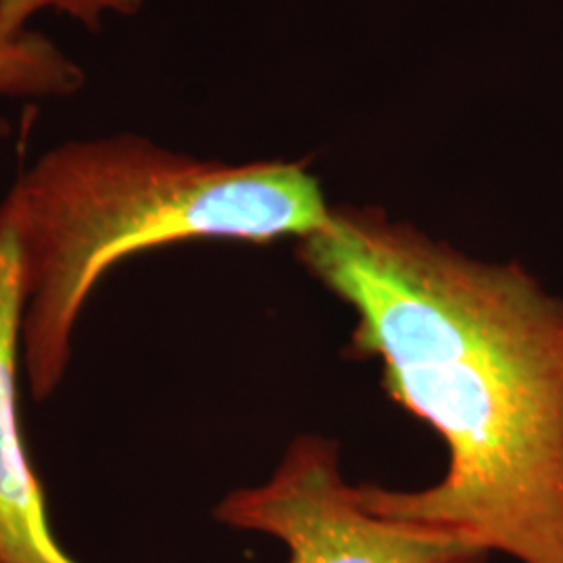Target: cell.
I'll return each instance as SVG.
<instances>
[{"instance_id": "obj_1", "label": "cell", "mask_w": 563, "mask_h": 563, "mask_svg": "<svg viewBox=\"0 0 563 563\" xmlns=\"http://www.w3.org/2000/svg\"><path fill=\"white\" fill-rule=\"evenodd\" d=\"M299 260L353 309L346 353L380 362L388 397L446 446L439 483L360 484L363 507L563 563V299L380 209H332Z\"/></svg>"}, {"instance_id": "obj_2", "label": "cell", "mask_w": 563, "mask_h": 563, "mask_svg": "<svg viewBox=\"0 0 563 563\" xmlns=\"http://www.w3.org/2000/svg\"><path fill=\"white\" fill-rule=\"evenodd\" d=\"M0 213L20 241L21 351L44 401L67 372L84 305L118 263L178 242L302 241L332 207L301 163L201 162L118 134L44 153Z\"/></svg>"}, {"instance_id": "obj_3", "label": "cell", "mask_w": 563, "mask_h": 563, "mask_svg": "<svg viewBox=\"0 0 563 563\" xmlns=\"http://www.w3.org/2000/svg\"><path fill=\"white\" fill-rule=\"evenodd\" d=\"M216 520L278 539L288 563H488L462 532L399 522L363 507L334 439L297 437L265 484L230 493Z\"/></svg>"}, {"instance_id": "obj_4", "label": "cell", "mask_w": 563, "mask_h": 563, "mask_svg": "<svg viewBox=\"0 0 563 563\" xmlns=\"http://www.w3.org/2000/svg\"><path fill=\"white\" fill-rule=\"evenodd\" d=\"M21 311L20 241L0 213V563H78L51 528L44 486L23 439Z\"/></svg>"}, {"instance_id": "obj_5", "label": "cell", "mask_w": 563, "mask_h": 563, "mask_svg": "<svg viewBox=\"0 0 563 563\" xmlns=\"http://www.w3.org/2000/svg\"><path fill=\"white\" fill-rule=\"evenodd\" d=\"M84 69L59 46L38 32L18 36L0 34V97L9 99H65L84 88ZM11 125L0 120V139Z\"/></svg>"}, {"instance_id": "obj_6", "label": "cell", "mask_w": 563, "mask_h": 563, "mask_svg": "<svg viewBox=\"0 0 563 563\" xmlns=\"http://www.w3.org/2000/svg\"><path fill=\"white\" fill-rule=\"evenodd\" d=\"M144 0H0V34L18 36L27 32V21L44 9H53L80 21L90 32H101L107 15L132 18Z\"/></svg>"}]
</instances>
